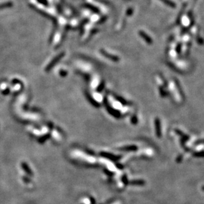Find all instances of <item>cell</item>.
<instances>
[{
	"label": "cell",
	"instance_id": "cell-1",
	"mask_svg": "<svg viewBox=\"0 0 204 204\" xmlns=\"http://www.w3.org/2000/svg\"><path fill=\"white\" fill-rule=\"evenodd\" d=\"M155 125H156V132L158 137H160L161 131H160V122L158 119H156L155 120Z\"/></svg>",
	"mask_w": 204,
	"mask_h": 204
},
{
	"label": "cell",
	"instance_id": "cell-2",
	"mask_svg": "<svg viewBox=\"0 0 204 204\" xmlns=\"http://www.w3.org/2000/svg\"><path fill=\"white\" fill-rule=\"evenodd\" d=\"M62 55H59V56H57V57H56V58L54 59V60H53V61L52 62H51V63L50 64H49V66H48V68H47V70H48V69H50V68L52 66H53V64H55V63H56V62L58 60V59H60V58H61V57H62Z\"/></svg>",
	"mask_w": 204,
	"mask_h": 204
},
{
	"label": "cell",
	"instance_id": "cell-3",
	"mask_svg": "<svg viewBox=\"0 0 204 204\" xmlns=\"http://www.w3.org/2000/svg\"><path fill=\"white\" fill-rule=\"evenodd\" d=\"M101 52L103 53V55H105L106 57H107V58H111V59H112L113 60H117V57L113 56H110V55H109V54H107V53H105V52H104V51H101Z\"/></svg>",
	"mask_w": 204,
	"mask_h": 204
},
{
	"label": "cell",
	"instance_id": "cell-4",
	"mask_svg": "<svg viewBox=\"0 0 204 204\" xmlns=\"http://www.w3.org/2000/svg\"><path fill=\"white\" fill-rule=\"evenodd\" d=\"M125 149H126L127 150H135V149H137V147L136 146H128V147H126V148H125Z\"/></svg>",
	"mask_w": 204,
	"mask_h": 204
},
{
	"label": "cell",
	"instance_id": "cell-5",
	"mask_svg": "<svg viewBox=\"0 0 204 204\" xmlns=\"http://www.w3.org/2000/svg\"><path fill=\"white\" fill-rule=\"evenodd\" d=\"M202 189H203V190H204V186L203 187V188H202Z\"/></svg>",
	"mask_w": 204,
	"mask_h": 204
}]
</instances>
